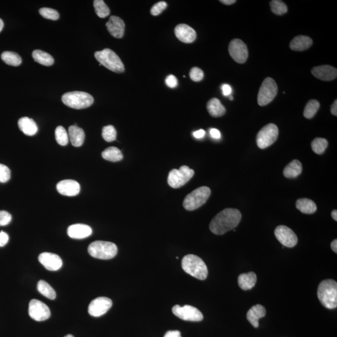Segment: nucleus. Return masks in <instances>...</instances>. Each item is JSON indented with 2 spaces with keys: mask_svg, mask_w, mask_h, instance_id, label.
<instances>
[{
  "mask_svg": "<svg viewBox=\"0 0 337 337\" xmlns=\"http://www.w3.org/2000/svg\"><path fill=\"white\" fill-rule=\"evenodd\" d=\"M209 132H210V136H211L212 137V138L216 139H219L221 138V132L219 131L218 130H217V129H215V128L210 129Z\"/></svg>",
  "mask_w": 337,
  "mask_h": 337,
  "instance_id": "48",
  "label": "nucleus"
},
{
  "mask_svg": "<svg viewBox=\"0 0 337 337\" xmlns=\"http://www.w3.org/2000/svg\"><path fill=\"white\" fill-rule=\"evenodd\" d=\"M182 267L186 273L199 280H205L208 276V269L205 262L200 257L188 254L182 261Z\"/></svg>",
  "mask_w": 337,
  "mask_h": 337,
  "instance_id": "3",
  "label": "nucleus"
},
{
  "mask_svg": "<svg viewBox=\"0 0 337 337\" xmlns=\"http://www.w3.org/2000/svg\"><path fill=\"white\" fill-rule=\"evenodd\" d=\"M64 337H75L72 336V335L68 334V335H67V336H64Z\"/></svg>",
  "mask_w": 337,
  "mask_h": 337,
  "instance_id": "56",
  "label": "nucleus"
},
{
  "mask_svg": "<svg viewBox=\"0 0 337 337\" xmlns=\"http://www.w3.org/2000/svg\"><path fill=\"white\" fill-rule=\"evenodd\" d=\"M32 56L34 60L42 65L50 66L54 64V58L52 55L43 51L37 50L33 51Z\"/></svg>",
  "mask_w": 337,
  "mask_h": 337,
  "instance_id": "30",
  "label": "nucleus"
},
{
  "mask_svg": "<svg viewBox=\"0 0 337 337\" xmlns=\"http://www.w3.org/2000/svg\"><path fill=\"white\" fill-rule=\"evenodd\" d=\"M329 143L327 139L317 137L312 142L311 146L312 150L317 154H321L325 152L326 149L328 147Z\"/></svg>",
  "mask_w": 337,
  "mask_h": 337,
  "instance_id": "36",
  "label": "nucleus"
},
{
  "mask_svg": "<svg viewBox=\"0 0 337 337\" xmlns=\"http://www.w3.org/2000/svg\"><path fill=\"white\" fill-rule=\"evenodd\" d=\"M279 136V129L274 124L266 125L258 132L257 145L262 150L269 147L276 141Z\"/></svg>",
  "mask_w": 337,
  "mask_h": 337,
  "instance_id": "10",
  "label": "nucleus"
},
{
  "mask_svg": "<svg viewBox=\"0 0 337 337\" xmlns=\"http://www.w3.org/2000/svg\"><path fill=\"white\" fill-rule=\"evenodd\" d=\"M270 7L272 13L277 15H282L287 12L288 8L284 2L281 0H273L270 1Z\"/></svg>",
  "mask_w": 337,
  "mask_h": 337,
  "instance_id": "37",
  "label": "nucleus"
},
{
  "mask_svg": "<svg viewBox=\"0 0 337 337\" xmlns=\"http://www.w3.org/2000/svg\"><path fill=\"white\" fill-rule=\"evenodd\" d=\"M332 218H333L334 221H337V210H334L332 212Z\"/></svg>",
  "mask_w": 337,
  "mask_h": 337,
  "instance_id": "54",
  "label": "nucleus"
},
{
  "mask_svg": "<svg viewBox=\"0 0 337 337\" xmlns=\"http://www.w3.org/2000/svg\"><path fill=\"white\" fill-rule=\"evenodd\" d=\"M1 59L8 65L19 66L22 63L20 56L17 53L12 52H4L1 55Z\"/></svg>",
  "mask_w": 337,
  "mask_h": 337,
  "instance_id": "33",
  "label": "nucleus"
},
{
  "mask_svg": "<svg viewBox=\"0 0 337 337\" xmlns=\"http://www.w3.org/2000/svg\"><path fill=\"white\" fill-rule=\"evenodd\" d=\"M210 194L211 190L208 187L197 188L186 197L183 202L184 207L189 211L198 209L207 202Z\"/></svg>",
  "mask_w": 337,
  "mask_h": 337,
  "instance_id": "7",
  "label": "nucleus"
},
{
  "mask_svg": "<svg viewBox=\"0 0 337 337\" xmlns=\"http://www.w3.org/2000/svg\"><path fill=\"white\" fill-rule=\"evenodd\" d=\"M278 93V86L271 77H268L264 79L259 90L257 101L259 106H264L269 105L274 100Z\"/></svg>",
  "mask_w": 337,
  "mask_h": 337,
  "instance_id": "9",
  "label": "nucleus"
},
{
  "mask_svg": "<svg viewBox=\"0 0 337 337\" xmlns=\"http://www.w3.org/2000/svg\"><path fill=\"white\" fill-rule=\"evenodd\" d=\"M223 90V94L225 96H230L232 93V88L230 86L227 84H224L221 87Z\"/></svg>",
  "mask_w": 337,
  "mask_h": 337,
  "instance_id": "47",
  "label": "nucleus"
},
{
  "mask_svg": "<svg viewBox=\"0 0 337 337\" xmlns=\"http://www.w3.org/2000/svg\"><path fill=\"white\" fill-rule=\"evenodd\" d=\"M88 250L90 256L94 258L108 260L116 256L117 247L115 243L110 242L97 241L91 243Z\"/></svg>",
  "mask_w": 337,
  "mask_h": 337,
  "instance_id": "6",
  "label": "nucleus"
},
{
  "mask_svg": "<svg viewBox=\"0 0 337 337\" xmlns=\"http://www.w3.org/2000/svg\"><path fill=\"white\" fill-rule=\"evenodd\" d=\"M331 248H332V250H333V251L335 253H336V254H337V239H335V240L333 242H332V243H331Z\"/></svg>",
  "mask_w": 337,
  "mask_h": 337,
  "instance_id": "53",
  "label": "nucleus"
},
{
  "mask_svg": "<svg viewBox=\"0 0 337 337\" xmlns=\"http://www.w3.org/2000/svg\"><path fill=\"white\" fill-rule=\"evenodd\" d=\"M241 213L238 209L227 208L218 213L209 225L210 231L216 235H223L234 229L241 221Z\"/></svg>",
  "mask_w": 337,
  "mask_h": 337,
  "instance_id": "1",
  "label": "nucleus"
},
{
  "mask_svg": "<svg viewBox=\"0 0 337 337\" xmlns=\"http://www.w3.org/2000/svg\"><path fill=\"white\" fill-rule=\"evenodd\" d=\"M57 191L63 196L73 197L77 196L80 192V185L77 181L72 179L59 182L56 185Z\"/></svg>",
  "mask_w": 337,
  "mask_h": 337,
  "instance_id": "17",
  "label": "nucleus"
},
{
  "mask_svg": "<svg viewBox=\"0 0 337 337\" xmlns=\"http://www.w3.org/2000/svg\"><path fill=\"white\" fill-rule=\"evenodd\" d=\"M312 73L317 79L325 81L334 80L337 76V69L330 65L314 67L312 68Z\"/></svg>",
  "mask_w": 337,
  "mask_h": 337,
  "instance_id": "20",
  "label": "nucleus"
},
{
  "mask_svg": "<svg viewBox=\"0 0 337 337\" xmlns=\"http://www.w3.org/2000/svg\"><path fill=\"white\" fill-rule=\"evenodd\" d=\"M55 137L57 143L61 146H66L68 144L69 136L67 131L63 126H57L55 130Z\"/></svg>",
  "mask_w": 337,
  "mask_h": 337,
  "instance_id": "38",
  "label": "nucleus"
},
{
  "mask_svg": "<svg viewBox=\"0 0 337 337\" xmlns=\"http://www.w3.org/2000/svg\"><path fill=\"white\" fill-rule=\"evenodd\" d=\"M275 236L277 240L285 247H295L298 243V238L295 232L285 225H279L275 229Z\"/></svg>",
  "mask_w": 337,
  "mask_h": 337,
  "instance_id": "14",
  "label": "nucleus"
},
{
  "mask_svg": "<svg viewBox=\"0 0 337 337\" xmlns=\"http://www.w3.org/2000/svg\"><path fill=\"white\" fill-rule=\"evenodd\" d=\"M230 56L237 63H244L249 56L247 45L239 39H233L229 45Z\"/></svg>",
  "mask_w": 337,
  "mask_h": 337,
  "instance_id": "13",
  "label": "nucleus"
},
{
  "mask_svg": "<svg viewBox=\"0 0 337 337\" xmlns=\"http://www.w3.org/2000/svg\"><path fill=\"white\" fill-rule=\"evenodd\" d=\"M28 312L31 318L37 321L47 320L51 316L50 310L48 306L37 299L30 301Z\"/></svg>",
  "mask_w": 337,
  "mask_h": 337,
  "instance_id": "12",
  "label": "nucleus"
},
{
  "mask_svg": "<svg viewBox=\"0 0 337 337\" xmlns=\"http://www.w3.org/2000/svg\"><path fill=\"white\" fill-rule=\"evenodd\" d=\"M166 84H167L168 87L174 88L178 84V81H177L176 77L174 76V75H169L166 79Z\"/></svg>",
  "mask_w": 337,
  "mask_h": 337,
  "instance_id": "45",
  "label": "nucleus"
},
{
  "mask_svg": "<svg viewBox=\"0 0 337 337\" xmlns=\"http://www.w3.org/2000/svg\"><path fill=\"white\" fill-rule=\"evenodd\" d=\"M94 56L99 65H103L113 72L121 73L125 72V65L120 57L110 49L106 48L100 52H96L94 53Z\"/></svg>",
  "mask_w": 337,
  "mask_h": 337,
  "instance_id": "4",
  "label": "nucleus"
},
{
  "mask_svg": "<svg viewBox=\"0 0 337 337\" xmlns=\"http://www.w3.org/2000/svg\"><path fill=\"white\" fill-rule=\"evenodd\" d=\"M9 236L6 232H0V247H4L8 243Z\"/></svg>",
  "mask_w": 337,
  "mask_h": 337,
  "instance_id": "46",
  "label": "nucleus"
},
{
  "mask_svg": "<svg viewBox=\"0 0 337 337\" xmlns=\"http://www.w3.org/2000/svg\"><path fill=\"white\" fill-rule=\"evenodd\" d=\"M164 337H181V332L178 330H171L168 331Z\"/></svg>",
  "mask_w": 337,
  "mask_h": 337,
  "instance_id": "49",
  "label": "nucleus"
},
{
  "mask_svg": "<svg viewBox=\"0 0 337 337\" xmlns=\"http://www.w3.org/2000/svg\"><path fill=\"white\" fill-rule=\"evenodd\" d=\"M173 314L182 320L191 321H200L203 320V314L197 308L191 305H185L181 307L179 305L172 308Z\"/></svg>",
  "mask_w": 337,
  "mask_h": 337,
  "instance_id": "11",
  "label": "nucleus"
},
{
  "mask_svg": "<svg viewBox=\"0 0 337 337\" xmlns=\"http://www.w3.org/2000/svg\"><path fill=\"white\" fill-rule=\"evenodd\" d=\"M168 4L165 1H159L152 6L150 13L153 16H158L167 8Z\"/></svg>",
  "mask_w": 337,
  "mask_h": 337,
  "instance_id": "43",
  "label": "nucleus"
},
{
  "mask_svg": "<svg viewBox=\"0 0 337 337\" xmlns=\"http://www.w3.org/2000/svg\"><path fill=\"white\" fill-rule=\"evenodd\" d=\"M4 26V23L3 20L1 19H0V32H1L2 30H3Z\"/></svg>",
  "mask_w": 337,
  "mask_h": 337,
  "instance_id": "55",
  "label": "nucleus"
},
{
  "mask_svg": "<svg viewBox=\"0 0 337 337\" xmlns=\"http://www.w3.org/2000/svg\"><path fill=\"white\" fill-rule=\"evenodd\" d=\"M297 209L305 214H312L316 212L317 207L316 203L309 199H299L296 202Z\"/></svg>",
  "mask_w": 337,
  "mask_h": 337,
  "instance_id": "28",
  "label": "nucleus"
},
{
  "mask_svg": "<svg viewBox=\"0 0 337 337\" xmlns=\"http://www.w3.org/2000/svg\"><path fill=\"white\" fill-rule=\"evenodd\" d=\"M102 157L106 160L111 162H118L123 159V153L118 148L116 147H110L106 149L102 152Z\"/></svg>",
  "mask_w": 337,
  "mask_h": 337,
  "instance_id": "31",
  "label": "nucleus"
},
{
  "mask_svg": "<svg viewBox=\"0 0 337 337\" xmlns=\"http://www.w3.org/2000/svg\"><path fill=\"white\" fill-rule=\"evenodd\" d=\"M266 315L265 308L261 304H257L250 308L247 314L248 321L255 328H258L259 326V319L263 318Z\"/></svg>",
  "mask_w": 337,
  "mask_h": 337,
  "instance_id": "22",
  "label": "nucleus"
},
{
  "mask_svg": "<svg viewBox=\"0 0 337 337\" xmlns=\"http://www.w3.org/2000/svg\"><path fill=\"white\" fill-rule=\"evenodd\" d=\"M256 274L253 272L242 274L238 278L239 287L243 290H251L256 285Z\"/></svg>",
  "mask_w": 337,
  "mask_h": 337,
  "instance_id": "26",
  "label": "nucleus"
},
{
  "mask_svg": "<svg viewBox=\"0 0 337 337\" xmlns=\"http://www.w3.org/2000/svg\"><path fill=\"white\" fill-rule=\"evenodd\" d=\"M177 38L185 43H193L196 39V32L190 26L186 24H179L175 28Z\"/></svg>",
  "mask_w": 337,
  "mask_h": 337,
  "instance_id": "18",
  "label": "nucleus"
},
{
  "mask_svg": "<svg viewBox=\"0 0 337 337\" xmlns=\"http://www.w3.org/2000/svg\"><path fill=\"white\" fill-rule=\"evenodd\" d=\"M39 13L42 17L46 19H52V20H57L59 19V13L54 9L50 8H41L39 9Z\"/></svg>",
  "mask_w": 337,
  "mask_h": 337,
  "instance_id": "40",
  "label": "nucleus"
},
{
  "mask_svg": "<svg viewBox=\"0 0 337 337\" xmlns=\"http://www.w3.org/2000/svg\"><path fill=\"white\" fill-rule=\"evenodd\" d=\"M95 12L101 19H105L110 14V10L103 0H95L93 2Z\"/></svg>",
  "mask_w": 337,
  "mask_h": 337,
  "instance_id": "35",
  "label": "nucleus"
},
{
  "mask_svg": "<svg viewBox=\"0 0 337 337\" xmlns=\"http://www.w3.org/2000/svg\"><path fill=\"white\" fill-rule=\"evenodd\" d=\"M194 170L188 166H181L179 169L174 168L168 173V183L170 187L177 189L185 185L194 176Z\"/></svg>",
  "mask_w": 337,
  "mask_h": 337,
  "instance_id": "8",
  "label": "nucleus"
},
{
  "mask_svg": "<svg viewBox=\"0 0 337 337\" xmlns=\"http://www.w3.org/2000/svg\"><path fill=\"white\" fill-rule=\"evenodd\" d=\"M302 171V165L300 161L293 160L283 169V176L287 178H296Z\"/></svg>",
  "mask_w": 337,
  "mask_h": 337,
  "instance_id": "29",
  "label": "nucleus"
},
{
  "mask_svg": "<svg viewBox=\"0 0 337 337\" xmlns=\"http://www.w3.org/2000/svg\"><path fill=\"white\" fill-rule=\"evenodd\" d=\"M12 216L10 213L5 210L0 211V226H5L12 221Z\"/></svg>",
  "mask_w": 337,
  "mask_h": 337,
  "instance_id": "44",
  "label": "nucleus"
},
{
  "mask_svg": "<svg viewBox=\"0 0 337 337\" xmlns=\"http://www.w3.org/2000/svg\"><path fill=\"white\" fill-rule=\"evenodd\" d=\"M61 99L64 105L76 110L90 107L94 103L92 95L83 92L66 93L63 95Z\"/></svg>",
  "mask_w": 337,
  "mask_h": 337,
  "instance_id": "5",
  "label": "nucleus"
},
{
  "mask_svg": "<svg viewBox=\"0 0 337 337\" xmlns=\"http://www.w3.org/2000/svg\"><path fill=\"white\" fill-rule=\"evenodd\" d=\"M207 109L210 116L214 117L223 116L226 112L225 108L222 105L220 100L215 97L208 101Z\"/></svg>",
  "mask_w": 337,
  "mask_h": 337,
  "instance_id": "27",
  "label": "nucleus"
},
{
  "mask_svg": "<svg viewBox=\"0 0 337 337\" xmlns=\"http://www.w3.org/2000/svg\"><path fill=\"white\" fill-rule=\"evenodd\" d=\"M313 41L310 37L307 36H298L295 37L290 42V48L296 52H303L311 47Z\"/></svg>",
  "mask_w": 337,
  "mask_h": 337,
  "instance_id": "24",
  "label": "nucleus"
},
{
  "mask_svg": "<svg viewBox=\"0 0 337 337\" xmlns=\"http://www.w3.org/2000/svg\"><path fill=\"white\" fill-rule=\"evenodd\" d=\"M221 3L226 4V5H230L236 3V0H221Z\"/></svg>",
  "mask_w": 337,
  "mask_h": 337,
  "instance_id": "52",
  "label": "nucleus"
},
{
  "mask_svg": "<svg viewBox=\"0 0 337 337\" xmlns=\"http://www.w3.org/2000/svg\"><path fill=\"white\" fill-rule=\"evenodd\" d=\"M317 296L321 305L328 309L337 307V283L332 279L321 281L318 285Z\"/></svg>",
  "mask_w": 337,
  "mask_h": 337,
  "instance_id": "2",
  "label": "nucleus"
},
{
  "mask_svg": "<svg viewBox=\"0 0 337 337\" xmlns=\"http://www.w3.org/2000/svg\"><path fill=\"white\" fill-rule=\"evenodd\" d=\"M205 135L206 131L205 130H199L198 131H196L193 132V136L196 137V139L203 138V137H205Z\"/></svg>",
  "mask_w": 337,
  "mask_h": 337,
  "instance_id": "50",
  "label": "nucleus"
},
{
  "mask_svg": "<svg viewBox=\"0 0 337 337\" xmlns=\"http://www.w3.org/2000/svg\"><path fill=\"white\" fill-rule=\"evenodd\" d=\"M190 77L193 81L199 82L203 80L204 78V72L200 68L194 67L191 69L190 72Z\"/></svg>",
  "mask_w": 337,
  "mask_h": 337,
  "instance_id": "42",
  "label": "nucleus"
},
{
  "mask_svg": "<svg viewBox=\"0 0 337 337\" xmlns=\"http://www.w3.org/2000/svg\"><path fill=\"white\" fill-rule=\"evenodd\" d=\"M117 132L116 129L112 125L105 126L102 131V136L106 141L112 142L116 140Z\"/></svg>",
  "mask_w": 337,
  "mask_h": 337,
  "instance_id": "39",
  "label": "nucleus"
},
{
  "mask_svg": "<svg viewBox=\"0 0 337 337\" xmlns=\"http://www.w3.org/2000/svg\"><path fill=\"white\" fill-rule=\"evenodd\" d=\"M68 236L72 239H82L86 238L92 234L93 230L90 226L82 224L70 225L68 229Z\"/></svg>",
  "mask_w": 337,
  "mask_h": 337,
  "instance_id": "21",
  "label": "nucleus"
},
{
  "mask_svg": "<svg viewBox=\"0 0 337 337\" xmlns=\"http://www.w3.org/2000/svg\"><path fill=\"white\" fill-rule=\"evenodd\" d=\"M69 139L75 147H80L83 145L85 134L83 129L77 126H71L68 129Z\"/></svg>",
  "mask_w": 337,
  "mask_h": 337,
  "instance_id": "23",
  "label": "nucleus"
},
{
  "mask_svg": "<svg viewBox=\"0 0 337 337\" xmlns=\"http://www.w3.org/2000/svg\"><path fill=\"white\" fill-rule=\"evenodd\" d=\"M11 171L10 168L5 165L0 164V183H5L10 180Z\"/></svg>",
  "mask_w": 337,
  "mask_h": 337,
  "instance_id": "41",
  "label": "nucleus"
},
{
  "mask_svg": "<svg viewBox=\"0 0 337 337\" xmlns=\"http://www.w3.org/2000/svg\"><path fill=\"white\" fill-rule=\"evenodd\" d=\"M106 28L109 33L116 38H122L125 34V23L120 18L116 16L110 17L106 23Z\"/></svg>",
  "mask_w": 337,
  "mask_h": 337,
  "instance_id": "19",
  "label": "nucleus"
},
{
  "mask_svg": "<svg viewBox=\"0 0 337 337\" xmlns=\"http://www.w3.org/2000/svg\"><path fill=\"white\" fill-rule=\"evenodd\" d=\"M112 301L108 297H101L94 299L88 307L90 316L98 317L103 316L112 307Z\"/></svg>",
  "mask_w": 337,
  "mask_h": 337,
  "instance_id": "15",
  "label": "nucleus"
},
{
  "mask_svg": "<svg viewBox=\"0 0 337 337\" xmlns=\"http://www.w3.org/2000/svg\"><path fill=\"white\" fill-rule=\"evenodd\" d=\"M38 260L45 269L50 271H56L61 269L63 265L61 257L53 253H41L39 256Z\"/></svg>",
  "mask_w": 337,
  "mask_h": 337,
  "instance_id": "16",
  "label": "nucleus"
},
{
  "mask_svg": "<svg viewBox=\"0 0 337 337\" xmlns=\"http://www.w3.org/2000/svg\"><path fill=\"white\" fill-rule=\"evenodd\" d=\"M320 106V103L318 101L315 99L310 100L305 106L303 116L307 119H312L318 112Z\"/></svg>",
  "mask_w": 337,
  "mask_h": 337,
  "instance_id": "34",
  "label": "nucleus"
},
{
  "mask_svg": "<svg viewBox=\"0 0 337 337\" xmlns=\"http://www.w3.org/2000/svg\"><path fill=\"white\" fill-rule=\"evenodd\" d=\"M229 99H230V100H231V101H232L233 99H234V98H233V96H229Z\"/></svg>",
  "mask_w": 337,
  "mask_h": 337,
  "instance_id": "57",
  "label": "nucleus"
},
{
  "mask_svg": "<svg viewBox=\"0 0 337 337\" xmlns=\"http://www.w3.org/2000/svg\"><path fill=\"white\" fill-rule=\"evenodd\" d=\"M19 130L24 133V134L29 136H34L37 134L38 128L37 123L33 119L29 118L28 117H23L19 119Z\"/></svg>",
  "mask_w": 337,
  "mask_h": 337,
  "instance_id": "25",
  "label": "nucleus"
},
{
  "mask_svg": "<svg viewBox=\"0 0 337 337\" xmlns=\"http://www.w3.org/2000/svg\"><path fill=\"white\" fill-rule=\"evenodd\" d=\"M331 113L334 116H337V100L334 102L333 105L331 106Z\"/></svg>",
  "mask_w": 337,
  "mask_h": 337,
  "instance_id": "51",
  "label": "nucleus"
},
{
  "mask_svg": "<svg viewBox=\"0 0 337 337\" xmlns=\"http://www.w3.org/2000/svg\"><path fill=\"white\" fill-rule=\"evenodd\" d=\"M37 289L39 293L46 297L50 300H54L56 297V292L53 288L46 282V281L41 280L38 281L37 285Z\"/></svg>",
  "mask_w": 337,
  "mask_h": 337,
  "instance_id": "32",
  "label": "nucleus"
}]
</instances>
